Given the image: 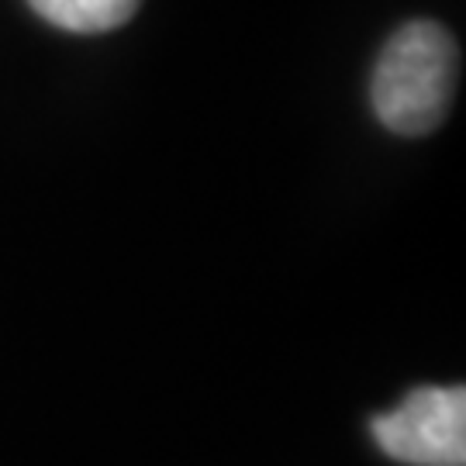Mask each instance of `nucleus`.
<instances>
[{
	"mask_svg": "<svg viewBox=\"0 0 466 466\" xmlns=\"http://www.w3.org/2000/svg\"><path fill=\"white\" fill-rule=\"evenodd\" d=\"M460 76V49L439 21H408L387 38L370 80V100L383 128L429 135L450 115Z\"/></svg>",
	"mask_w": 466,
	"mask_h": 466,
	"instance_id": "f257e3e1",
	"label": "nucleus"
},
{
	"mask_svg": "<svg viewBox=\"0 0 466 466\" xmlns=\"http://www.w3.org/2000/svg\"><path fill=\"white\" fill-rule=\"evenodd\" d=\"M373 439L411 466H466V390L418 387L394 411L373 418Z\"/></svg>",
	"mask_w": 466,
	"mask_h": 466,
	"instance_id": "f03ea898",
	"label": "nucleus"
},
{
	"mask_svg": "<svg viewBox=\"0 0 466 466\" xmlns=\"http://www.w3.org/2000/svg\"><path fill=\"white\" fill-rule=\"evenodd\" d=\"M38 17L76 35H97L121 28L142 0H28Z\"/></svg>",
	"mask_w": 466,
	"mask_h": 466,
	"instance_id": "7ed1b4c3",
	"label": "nucleus"
}]
</instances>
